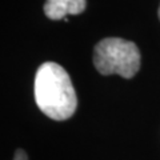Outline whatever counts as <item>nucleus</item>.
<instances>
[{"label": "nucleus", "instance_id": "3", "mask_svg": "<svg viewBox=\"0 0 160 160\" xmlns=\"http://www.w3.org/2000/svg\"><path fill=\"white\" fill-rule=\"evenodd\" d=\"M86 0H46L44 13L51 20L66 19L67 15H79L84 12Z\"/></svg>", "mask_w": 160, "mask_h": 160}, {"label": "nucleus", "instance_id": "4", "mask_svg": "<svg viewBox=\"0 0 160 160\" xmlns=\"http://www.w3.org/2000/svg\"><path fill=\"white\" fill-rule=\"evenodd\" d=\"M13 160H28V156H27V153L24 152L23 149H16Z\"/></svg>", "mask_w": 160, "mask_h": 160}, {"label": "nucleus", "instance_id": "1", "mask_svg": "<svg viewBox=\"0 0 160 160\" xmlns=\"http://www.w3.org/2000/svg\"><path fill=\"white\" fill-rule=\"evenodd\" d=\"M35 102L46 116L53 120H67L78 107L76 92L71 78L62 66L46 62L35 76Z\"/></svg>", "mask_w": 160, "mask_h": 160}, {"label": "nucleus", "instance_id": "5", "mask_svg": "<svg viewBox=\"0 0 160 160\" xmlns=\"http://www.w3.org/2000/svg\"><path fill=\"white\" fill-rule=\"evenodd\" d=\"M158 15H159V19H160V7H159V11H158Z\"/></svg>", "mask_w": 160, "mask_h": 160}, {"label": "nucleus", "instance_id": "2", "mask_svg": "<svg viewBox=\"0 0 160 160\" xmlns=\"http://www.w3.org/2000/svg\"><path fill=\"white\" fill-rule=\"evenodd\" d=\"M140 51L133 42L120 38H106L95 46L93 64L99 73L120 75L131 79L140 68Z\"/></svg>", "mask_w": 160, "mask_h": 160}]
</instances>
